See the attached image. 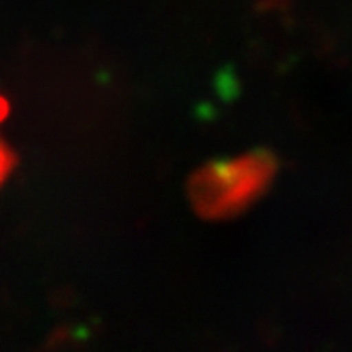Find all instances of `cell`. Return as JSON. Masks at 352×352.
<instances>
[{"label": "cell", "mask_w": 352, "mask_h": 352, "mask_svg": "<svg viewBox=\"0 0 352 352\" xmlns=\"http://www.w3.org/2000/svg\"><path fill=\"white\" fill-rule=\"evenodd\" d=\"M276 170L278 162L267 151L214 162L193 176L191 199L199 212L212 219L238 214L270 189Z\"/></svg>", "instance_id": "cell-1"}, {"label": "cell", "mask_w": 352, "mask_h": 352, "mask_svg": "<svg viewBox=\"0 0 352 352\" xmlns=\"http://www.w3.org/2000/svg\"><path fill=\"white\" fill-rule=\"evenodd\" d=\"M5 113H7V104H5V100L0 98V121H3ZM11 164H13V155L9 153V148H7V144L3 142V138H0V183H3V181H5V176L9 174Z\"/></svg>", "instance_id": "cell-2"}]
</instances>
